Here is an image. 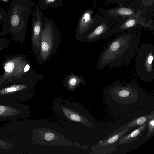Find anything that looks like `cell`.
<instances>
[{
  "instance_id": "cb8c5ba5",
  "label": "cell",
  "mask_w": 154,
  "mask_h": 154,
  "mask_svg": "<svg viewBox=\"0 0 154 154\" xmlns=\"http://www.w3.org/2000/svg\"><path fill=\"white\" fill-rule=\"evenodd\" d=\"M2 2H5V3H8L10 0H0Z\"/></svg>"
},
{
  "instance_id": "6da1fadb",
  "label": "cell",
  "mask_w": 154,
  "mask_h": 154,
  "mask_svg": "<svg viewBox=\"0 0 154 154\" xmlns=\"http://www.w3.org/2000/svg\"><path fill=\"white\" fill-rule=\"evenodd\" d=\"M140 41V34L130 31L109 41L100 54L97 69L108 66L112 68L130 64L136 54Z\"/></svg>"
},
{
  "instance_id": "9c48e42d",
  "label": "cell",
  "mask_w": 154,
  "mask_h": 154,
  "mask_svg": "<svg viewBox=\"0 0 154 154\" xmlns=\"http://www.w3.org/2000/svg\"><path fill=\"white\" fill-rule=\"evenodd\" d=\"M25 109L20 103L0 101V122L12 121L25 117Z\"/></svg>"
},
{
  "instance_id": "ba28073f",
  "label": "cell",
  "mask_w": 154,
  "mask_h": 154,
  "mask_svg": "<svg viewBox=\"0 0 154 154\" xmlns=\"http://www.w3.org/2000/svg\"><path fill=\"white\" fill-rule=\"evenodd\" d=\"M129 130L127 128L121 131L116 130L92 147V153L107 154L113 153L116 150L120 140L126 134Z\"/></svg>"
},
{
  "instance_id": "5bb4252c",
  "label": "cell",
  "mask_w": 154,
  "mask_h": 154,
  "mask_svg": "<svg viewBox=\"0 0 154 154\" xmlns=\"http://www.w3.org/2000/svg\"><path fill=\"white\" fill-rule=\"evenodd\" d=\"M153 117H154V111L149 114L140 116L130 121L118 129L119 131H121L127 128L130 130L133 128L139 127L147 122V120Z\"/></svg>"
},
{
  "instance_id": "2e32d148",
  "label": "cell",
  "mask_w": 154,
  "mask_h": 154,
  "mask_svg": "<svg viewBox=\"0 0 154 154\" xmlns=\"http://www.w3.org/2000/svg\"><path fill=\"white\" fill-rule=\"evenodd\" d=\"M66 85L69 88L73 89L79 83H82L86 85V83L83 78L81 76L74 74H70L67 75L65 78Z\"/></svg>"
},
{
  "instance_id": "8992f818",
  "label": "cell",
  "mask_w": 154,
  "mask_h": 154,
  "mask_svg": "<svg viewBox=\"0 0 154 154\" xmlns=\"http://www.w3.org/2000/svg\"><path fill=\"white\" fill-rule=\"evenodd\" d=\"M60 36L51 26L46 23L41 33L40 48L38 61L42 64L49 60L56 51L59 45Z\"/></svg>"
},
{
  "instance_id": "277c9868",
  "label": "cell",
  "mask_w": 154,
  "mask_h": 154,
  "mask_svg": "<svg viewBox=\"0 0 154 154\" xmlns=\"http://www.w3.org/2000/svg\"><path fill=\"white\" fill-rule=\"evenodd\" d=\"M135 67L140 79L149 82L154 79V45L141 44L136 54Z\"/></svg>"
},
{
  "instance_id": "7a4b0ae2",
  "label": "cell",
  "mask_w": 154,
  "mask_h": 154,
  "mask_svg": "<svg viewBox=\"0 0 154 154\" xmlns=\"http://www.w3.org/2000/svg\"><path fill=\"white\" fill-rule=\"evenodd\" d=\"M31 5L30 0H12L0 32L1 36L9 34L16 42H24Z\"/></svg>"
},
{
  "instance_id": "30bf717a",
  "label": "cell",
  "mask_w": 154,
  "mask_h": 154,
  "mask_svg": "<svg viewBox=\"0 0 154 154\" xmlns=\"http://www.w3.org/2000/svg\"><path fill=\"white\" fill-rule=\"evenodd\" d=\"M114 34L109 30L106 23H103L99 25L91 31L83 39L82 42H92L106 39Z\"/></svg>"
},
{
  "instance_id": "7c38bea8",
  "label": "cell",
  "mask_w": 154,
  "mask_h": 154,
  "mask_svg": "<svg viewBox=\"0 0 154 154\" xmlns=\"http://www.w3.org/2000/svg\"><path fill=\"white\" fill-rule=\"evenodd\" d=\"M92 13L91 10L85 12L80 21L78 33L75 35V37L80 42H82L93 24L94 21L91 17Z\"/></svg>"
},
{
  "instance_id": "9a60e30c",
  "label": "cell",
  "mask_w": 154,
  "mask_h": 154,
  "mask_svg": "<svg viewBox=\"0 0 154 154\" xmlns=\"http://www.w3.org/2000/svg\"><path fill=\"white\" fill-rule=\"evenodd\" d=\"M62 108L64 114L71 120L76 122H80L91 128L93 127L92 125L84 117L64 107H62Z\"/></svg>"
},
{
  "instance_id": "ac0fdd59",
  "label": "cell",
  "mask_w": 154,
  "mask_h": 154,
  "mask_svg": "<svg viewBox=\"0 0 154 154\" xmlns=\"http://www.w3.org/2000/svg\"><path fill=\"white\" fill-rule=\"evenodd\" d=\"M117 12L119 14L122 15H131L133 14V12L131 9L124 8L119 9Z\"/></svg>"
},
{
  "instance_id": "ffe728a7",
  "label": "cell",
  "mask_w": 154,
  "mask_h": 154,
  "mask_svg": "<svg viewBox=\"0 0 154 154\" xmlns=\"http://www.w3.org/2000/svg\"><path fill=\"white\" fill-rule=\"evenodd\" d=\"M12 146L11 143L0 139V149H8Z\"/></svg>"
},
{
  "instance_id": "7402d4cb",
  "label": "cell",
  "mask_w": 154,
  "mask_h": 154,
  "mask_svg": "<svg viewBox=\"0 0 154 154\" xmlns=\"http://www.w3.org/2000/svg\"><path fill=\"white\" fill-rule=\"evenodd\" d=\"M54 134L51 132L46 133H45V138L47 141H50L53 140L54 138Z\"/></svg>"
},
{
  "instance_id": "d6986e66",
  "label": "cell",
  "mask_w": 154,
  "mask_h": 154,
  "mask_svg": "<svg viewBox=\"0 0 154 154\" xmlns=\"http://www.w3.org/2000/svg\"><path fill=\"white\" fill-rule=\"evenodd\" d=\"M7 13L3 8L0 7V23L3 24L6 16Z\"/></svg>"
},
{
  "instance_id": "8fae6325",
  "label": "cell",
  "mask_w": 154,
  "mask_h": 154,
  "mask_svg": "<svg viewBox=\"0 0 154 154\" xmlns=\"http://www.w3.org/2000/svg\"><path fill=\"white\" fill-rule=\"evenodd\" d=\"M36 20L33 21L31 47L36 59L38 60L40 48L41 33L42 31L41 21L38 14Z\"/></svg>"
},
{
  "instance_id": "52a82bcc",
  "label": "cell",
  "mask_w": 154,
  "mask_h": 154,
  "mask_svg": "<svg viewBox=\"0 0 154 154\" xmlns=\"http://www.w3.org/2000/svg\"><path fill=\"white\" fill-rule=\"evenodd\" d=\"M105 91L109 92L113 97L134 100L135 98L138 97L139 93L143 90L136 83H128L123 84L116 81L108 86Z\"/></svg>"
},
{
  "instance_id": "e0dca14e",
  "label": "cell",
  "mask_w": 154,
  "mask_h": 154,
  "mask_svg": "<svg viewBox=\"0 0 154 154\" xmlns=\"http://www.w3.org/2000/svg\"><path fill=\"white\" fill-rule=\"evenodd\" d=\"M147 123L148 131L146 135L144 138V139L150 136L154 131V117L149 119Z\"/></svg>"
},
{
  "instance_id": "44dd1931",
  "label": "cell",
  "mask_w": 154,
  "mask_h": 154,
  "mask_svg": "<svg viewBox=\"0 0 154 154\" xmlns=\"http://www.w3.org/2000/svg\"><path fill=\"white\" fill-rule=\"evenodd\" d=\"M8 46V45L6 40L0 37V51L6 49Z\"/></svg>"
},
{
  "instance_id": "4fadbf2b",
  "label": "cell",
  "mask_w": 154,
  "mask_h": 154,
  "mask_svg": "<svg viewBox=\"0 0 154 154\" xmlns=\"http://www.w3.org/2000/svg\"><path fill=\"white\" fill-rule=\"evenodd\" d=\"M147 127V123L146 122L137 128L132 131L120 140L118 145L131 143L138 140L142 135L143 131Z\"/></svg>"
},
{
  "instance_id": "603a6c76",
  "label": "cell",
  "mask_w": 154,
  "mask_h": 154,
  "mask_svg": "<svg viewBox=\"0 0 154 154\" xmlns=\"http://www.w3.org/2000/svg\"><path fill=\"white\" fill-rule=\"evenodd\" d=\"M55 0H46V2L49 3L54 2Z\"/></svg>"
},
{
  "instance_id": "5b68a950",
  "label": "cell",
  "mask_w": 154,
  "mask_h": 154,
  "mask_svg": "<svg viewBox=\"0 0 154 154\" xmlns=\"http://www.w3.org/2000/svg\"><path fill=\"white\" fill-rule=\"evenodd\" d=\"M3 73L0 75V83L21 77L32 68L28 59L23 54L7 56L2 63Z\"/></svg>"
},
{
  "instance_id": "3957f363",
  "label": "cell",
  "mask_w": 154,
  "mask_h": 154,
  "mask_svg": "<svg viewBox=\"0 0 154 154\" xmlns=\"http://www.w3.org/2000/svg\"><path fill=\"white\" fill-rule=\"evenodd\" d=\"M31 68L21 77L0 83V101L19 103L25 99L35 83L42 78Z\"/></svg>"
}]
</instances>
